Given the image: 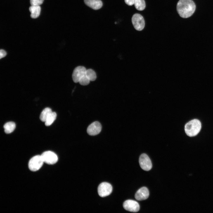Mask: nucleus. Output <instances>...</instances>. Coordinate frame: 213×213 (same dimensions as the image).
Wrapping results in <instances>:
<instances>
[{
    "instance_id": "1",
    "label": "nucleus",
    "mask_w": 213,
    "mask_h": 213,
    "mask_svg": "<svg viewBox=\"0 0 213 213\" xmlns=\"http://www.w3.org/2000/svg\"><path fill=\"white\" fill-rule=\"evenodd\" d=\"M196 5L192 0H180L177 5V12L181 17L187 18L194 13Z\"/></svg>"
},
{
    "instance_id": "2",
    "label": "nucleus",
    "mask_w": 213,
    "mask_h": 213,
    "mask_svg": "<svg viewBox=\"0 0 213 213\" xmlns=\"http://www.w3.org/2000/svg\"><path fill=\"white\" fill-rule=\"evenodd\" d=\"M201 128V124L199 120L194 119L187 123L185 126L186 134L188 136L192 137L196 135L200 132Z\"/></svg>"
},
{
    "instance_id": "3",
    "label": "nucleus",
    "mask_w": 213,
    "mask_h": 213,
    "mask_svg": "<svg viewBox=\"0 0 213 213\" xmlns=\"http://www.w3.org/2000/svg\"><path fill=\"white\" fill-rule=\"evenodd\" d=\"M44 162L41 155L34 156L29 160V168L32 171H37L42 167Z\"/></svg>"
},
{
    "instance_id": "4",
    "label": "nucleus",
    "mask_w": 213,
    "mask_h": 213,
    "mask_svg": "<svg viewBox=\"0 0 213 213\" xmlns=\"http://www.w3.org/2000/svg\"><path fill=\"white\" fill-rule=\"evenodd\" d=\"M132 22L134 28L136 30L141 31L144 28L145 21L143 17L140 14H134L132 18Z\"/></svg>"
},
{
    "instance_id": "5",
    "label": "nucleus",
    "mask_w": 213,
    "mask_h": 213,
    "mask_svg": "<svg viewBox=\"0 0 213 213\" xmlns=\"http://www.w3.org/2000/svg\"><path fill=\"white\" fill-rule=\"evenodd\" d=\"M41 155L44 162L49 164H54L58 160L57 155L52 151H45Z\"/></svg>"
},
{
    "instance_id": "6",
    "label": "nucleus",
    "mask_w": 213,
    "mask_h": 213,
    "mask_svg": "<svg viewBox=\"0 0 213 213\" xmlns=\"http://www.w3.org/2000/svg\"><path fill=\"white\" fill-rule=\"evenodd\" d=\"M111 185L107 182H103L99 184L98 188L99 195L101 197H104L110 195L112 191Z\"/></svg>"
},
{
    "instance_id": "7",
    "label": "nucleus",
    "mask_w": 213,
    "mask_h": 213,
    "mask_svg": "<svg viewBox=\"0 0 213 213\" xmlns=\"http://www.w3.org/2000/svg\"><path fill=\"white\" fill-rule=\"evenodd\" d=\"M139 162L141 168L143 170L148 171L151 169L152 164L151 160L146 154H143L141 155Z\"/></svg>"
},
{
    "instance_id": "8",
    "label": "nucleus",
    "mask_w": 213,
    "mask_h": 213,
    "mask_svg": "<svg viewBox=\"0 0 213 213\" xmlns=\"http://www.w3.org/2000/svg\"><path fill=\"white\" fill-rule=\"evenodd\" d=\"M123 207L126 210L132 212H137L140 209L138 203L137 201L132 200L125 201L123 204Z\"/></svg>"
},
{
    "instance_id": "9",
    "label": "nucleus",
    "mask_w": 213,
    "mask_h": 213,
    "mask_svg": "<svg viewBox=\"0 0 213 213\" xmlns=\"http://www.w3.org/2000/svg\"><path fill=\"white\" fill-rule=\"evenodd\" d=\"M86 69L84 66H79L74 70L72 74V79L75 83L79 82L80 78L85 74Z\"/></svg>"
},
{
    "instance_id": "10",
    "label": "nucleus",
    "mask_w": 213,
    "mask_h": 213,
    "mask_svg": "<svg viewBox=\"0 0 213 213\" xmlns=\"http://www.w3.org/2000/svg\"><path fill=\"white\" fill-rule=\"evenodd\" d=\"M101 124L98 121H95L91 124L88 127L87 133L91 135H95L99 134L101 130Z\"/></svg>"
},
{
    "instance_id": "11",
    "label": "nucleus",
    "mask_w": 213,
    "mask_h": 213,
    "mask_svg": "<svg viewBox=\"0 0 213 213\" xmlns=\"http://www.w3.org/2000/svg\"><path fill=\"white\" fill-rule=\"evenodd\" d=\"M149 196L148 189L143 187L138 189L136 193L135 197L138 201H142L147 199Z\"/></svg>"
},
{
    "instance_id": "12",
    "label": "nucleus",
    "mask_w": 213,
    "mask_h": 213,
    "mask_svg": "<svg viewBox=\"0 0 213 213\" xmlns=\"http://www.w3.org/2000/svg\"><path fill=\"white\" fill-rule=\"evenodd\" d=\"M84 1L87 5L95 10L100 9L103 5L100 0H84Z\"/></svg>"
},
{
    "instance_id": "13",
    "label": "nucleus",
    "mask_w": 213,
    "mask_h": 213,
    "mask_svg": "<svg viewBox=\"0 0 213 213\" xmlns=\"http://www.w3.org/2000/svg\"><path fill=\"white\" fill-rule=\"evenodd\" d=\"M31 13L30 17L33 18H36L40 15L41 7L39 5H31L29 8Z\"/></svg>"
},
{
    "instance_id": "14",
    "label": "nucleus",
    "mask_w": 213,
    "mask_h": 213,
    "mask_svg": "<svg viewBox=\"0 0 213 213\" xmlns=\"http://www.w3.org/2000/svg\"><path fill=\"white\" fill-rule=\"evenodd\" d=\"M3 127L5 132L7 134H9L14 131L16 127V125L14 122H9L6 123Z\"/></svg>"
},
{
    "instance_id": "15",
    "label": "nucleus",
    "mask_w": 213,
    "mask_h": 213,
    "mask_svg": "<svg viewBox=\"0 0 213 213\" xmlns=\"http://www.w3.org/2000/svg\"><path fill=\"white\" fill-rule=\"evenodd\" d=\"M52 112L51 108L47 107L45 108L41 112L40 116V120L42 122H45L48 116Z\"/></svg>"
},
{
    "instance_id": "16",
    "label": "nucleus",
    "mask_w": 213,
    "mask_h": 213,
    "mask_svg": "<svg viewBox=\"0 0 213 213\" xmlns=\"http://www.w3.org/2000/svg\"><path fill=\"white\" fill-rule=\"evenodd\" d=\"M56 117V113L55 112H52L48 116L45 121V125L46 126L50 125L55 120Z\"/></svg>"
},
{
    "instance_id": "17",
    "label": "nucleus",
    "mask_w": 213,
    "mask_h": 213,
    "mask_svg": "<svg viewBox=\"0 0 213 213\" xmlns=\"http://www.w3.org/2000/svg\"><path fill=\"white\" fill-rule=\"evenodd\" d=\"M134 5L135 8L139 11L143 10L146 7L144 0H135Z\"/></svg>"
},
{
    "instance_id": "18",
    "label": "nucleus",
    "mask_w": 213,
    "mask_h": 213,
    "mask_svg": "<svg viewBox=\"0 0 213 213\" xmlns=\"http://www.w3.org/2000/svg\"><path fill=\"white\" fill-rule=\"evenodd\" d=\"M85 75L90 81H94L96 78V72L93 70L91 69L86 70Z\"/></svg>"
},
{
    "instance_id": "19",
    "label": "nucleus",
    "mask_w": 213,
    "mask_h": 213,
    "mask_svg": "<svg viewBox=\"0 0 213 213\" xmlns=\"http://www.w3.org/2000/svg\"><path fill=\"white\" fill-rule=\"evenodd\" d=\"M90 81L89 78L85 74L80 78L79 83L82 85H86L89 83Z\"/></svg>"
},
{
    "instance_id": "20",
    "label": "nucleus",
    "mask_w": 213,
    "mask_h": 213,
    "mask_svg": "<svg viewBox=\"0 0 213 213\" xmlns=\"http://www.w3.org/2000/svg\"><path fill=\"white\" fill-rule=\"evenodd\" d=\"M43 0H30V4L31 5H39L42 4Z\"/></svg>"
},
{
    "instance_id": "21",
    "label": "nucleus",
    "mask_w": 213,
    "mask_h": 213,
    "mask_svg": "<svg viewBox=\"0 0 213 213\" xmlns=\"http://www.w3.org/2000/svg\"><path fill=\"white\" fill-rule=\"evenodd\" d=\"M7 54L6 51L4 49H1L0 51V58L1 59L5 57Z\"/></svg>"
},
{
    "instance_id": "22",
    "label": "nucleus",
    "mask_w": 213,
    "mask_h": 213,
    "mask_svg": "<svg viewBox=\"0 0 213 213\" xmlns=\"http://www.w3.org/2000/svg\"><path fill=\"white\" fill-rule=\"evenodd\" d=\"M135 0H125V3L129 6H132L134 4Z\"/></svg>"
}]
</instances>
